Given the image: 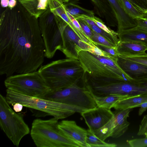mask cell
Returning <instances> with one entry per match:
<instances>
[{
  "mask_svg": "<svg viewBox=\"0 0 147 147\" xmlns=\"http://www.w3.org/2000/svg\"><path fill=\"white\" fill-rule=\"evenodd\" d=\"M137 135L147 137V114L144 116L141 121Z\"/></svg>",
  "mask_w": 147,
  "mask_h": 147,
  "instance_id": "32",
  "label": "cell"
},
{
  "mask_svg": "<svg viewBox=\"0 0 147 147\" xmlns=\"http://www.w3.org/2000/svg\"><path fill=\"white\" fill-rule=\"evenodd\" d=\"M76 53L86 74L85 81L87 83H99L133 79L123 71L117 62L92 53L80 47Z\"/></svg>",
  "mask_w": 147,
  "mask_h": 147,
  "instance_id": "2",
  "label": "cell"
},
{
  "mask_svg": "<svg viewBox=\"0 0 147 147\" xmlns=\"http://www.w3.org/2000/svg\"><path fill=\"white\" fill-rule=\"evenodd\" d=\"M64 5L66 11L76 19L82 15H85L91 17L94 16L93 11L85 9L72 2L67 3Z\"/></svg>",
  "mask_w": 147,
  "mask_h": 147,
  "instance_id": "21",
  "label": "cell"
},
{
  "mask_svg": "<svg viewBox=\"0 0 147 147\" xmlns=\"http://www.w3.org/2000/svg\"><path fill=\"white\" fill-rule=\"evenodd\" d=\"M9 105L18 103L24 107L40 111L58 120L66 118L76 113L87 109L81 107L26 95L7 89L5 97Z\"/></svg>",
  "mask_w": 147,
  "mask_h": 147,
  "instance_id": "4",
  "label": "cell"
},
{
  "mask_svg": "<svg viewBox=\"0 0 147 147\" xmlns=\"http://www.w3.org/2000/svg\"><path fill=\"white\" fill-rule=\"evenodd\" d=\"M131 147H145L147 146V137L142 138H136L127 141Z\"/></svg>",
  "mask_w": 147,
  "mask_h": 147,
  "instance_id": "28",
  "label": "cell"
},
{
  "mask_svg": "<svg viewBox=\"0 0 147 147\" xmlns=\"http://www.w3.org/2000/svg\"><path fill=\"white\" fill-rule=\"evenodd\" d=\"M135 19L137 24L135 27L139 30L147 33V20L140 18Z\"/></svg>",
  "mask_w": 147,
  "mask_h": 147,
  "instance_id": "33",
  "label": "cell"
},
{
  "mask_svg": "<svg viewBox=\"0 0 147 147\" xmlns=\"http://www.w3.org/2000/svg\"><path fill=\"white\" fill-rule=\"evenodd\" d=\"M4 85L7 89L40 98H42L50 90L38 71L7 77Z\"/></svg>",
  "mask_w": 147,
  "mask_h": 147,
  "instance_id": "8",
  "label": "cell"
},
{
  "mask_svg": "<svg viewBox=\"0 0 147 147\" xmlns=\"http://www.w3.org/2000/svg\"><path fill=\"white\" fill-rule=\"evenodd\" d=\"M16 4V0H9L8 7L11 9L15 6Z\"/></svg>",
  "mask_w": 147,
  "mask_h": 147,
  "instance_id": "38",
  "label": "cell"
},
{
  "mask_svg": "<svg viewBox=\"0 0 147 147\" xmlns=\"http://www.w3.org/2000/svg\"><path fill=\"white\" fill-rule=\"evenodd\" d=\"M90 27L92 30L100 34L107 40L117 46L120 42L119 38H117L118 36L112 35L106 32L96 25L91 26Z\"/></svg>",
  "mask_w": 147,
  "mask_h": 147,
  "instance_id": "25",
  "label": "cell"
},
{
  "mask_svg": "<svg viewBox=\"0 0 147 147\" xmlns=\"http://www.w3.org/2000/svg\"><path fill=\"white\" fill-rule=\"evenodd\" d=\"M63 3L65 2H69V0H60Z\"/></svg>",
  "mask_w": 147,
  "mask_h": 147,
  "instance_id": "41",
  "label": "cell"
},
{
  "mask_svg": "<svg viewBox=\"0 0 147 147\" xmlns=\"http://www.w3.org/2000/svg\"><path fill=\"white\" fill-rule=\"evenodd\" d=\"M132 108L117 110L111 119L100 129L92 131L102 141L109 137L118 138L127 130L130 123L127 120Z\"/></svg>",
  "mask_w": 147,
  "mask_h": 147,
  "instance_id": "10",
  "label": "cell"
},
{
  "mask_svg": "<svg viewBox=\"0 0 147 147\" xmlns=\"http://www.w3.org/2000/svg\"><path fill=\"white\" fill-rule=\"evenodd\" d=\"M96 14L105 20L108 25H117V20L108 0H91Z\"/></svg>",
  "mask_w": 147,
  "mask_h": 147,
  "instance_id": "16",
  "label": "cell"
},
{
  "mask_svg": "<svg viewBox=\"0 0 147 147\" xmlns=\"http://www.w3.org/2000/svg\"><path fill=\"white\" fill-rule=\"evenodd\" d=\"M125 12L134 19L142 17L143 13L136 8L128 0H118Z\"/></svg>",
  "mask_w": 147,
  "mask_h": 147,
  "instance_id": "23",
  "label": "cell"
},
{
  "mask_svg": "<svg viewBox=\"0 0 147 147\" xmlns=\"http://www.w3.org/2000/svg\"><path fill=\"white\" fill-rule=\"evenodd\" d=\"M86 136V141L88 147H115L117 144L114 143H108L102 141L97 137L88 129Z\"/></svg>",
  "mask_w": 147,
  "mask_h": 147,
  "instance_id": "22",
  "label": "cell"
},
{
  "mask_svg": "<svg viewBox=\"0 0 147 147\" xmlns=\"http://www.w3.org/2000/svg\"><path fill=\"white\" fill-rule=\"evenodd\" d=\"M79 23L82 28L86 35L91 40L93 35V30L88 24L82 19H77Z\"/></svg>",
  "mask_w": 147,
  "mask_h": 147,
  "instance_id": "31",
  "label": "cell"
},
{
  "mask_svg": "<svg viewBox=\"0 0 147 147\" xmlns=\"http://www.w3.org/2000/svg\"><path fill=\"white\" fill-rule=\"evenodd\" d=\"M100 49L109 53L114 57L117 58L118 53L117 50V47L113 48L105 47L100 45H95Z\"/></svg>",
  "mask_w": 147,
  "mask_h": 147,
  "instance_id": "35",
  "label": "cell"
},
{
  "mask_svg": "<svg viewBox=\"0 0 147 147\" xmlns=\"http://www.w3.org/2000/svg\"><path fill=\"white\" fill-rule=\"evenodd\" d=\"M139 11L144 13L147 10V0H128Z\"/></svg>",
  "mask_w": 147,
  "mask_h": 147,
  "instance_id": "29",
  "label": "cell"
},
{
  "mask_svg": "<svg viewBox=\"0 0 147 147\" xmlns=\"http://www.w3.org/2000/svg\"><path fill=\"white\" fill-rule=\"evenodd\" d=\"M140 18L147 20V10L144 13H143L142 17Z\"/></svg>",
  "mask_w": 147,
  "mask_h": 147,
  "instance_id": "40",
  "label": "cell"
},
{
  "mask_svg": "<svg viewBox=\"0 0 147 147\" xmlns=\"http://www.w3.org/2000/svg\"><path fill=\"white\" fill-rule=\"evenodd\" d=\"M66 13L69 19L71 20V22H72V23L75 26V27L84 36L88 37L84 32L79 23L77 20L73 16L70 14L67 11Z\"/></svg>",
  "mask_w": 147,
  "mask_h": 147,
  "instance_id": "34",
  "label": "cell"
},
{
  "mask_svg": "<svg viewBox=\"0 0 147 147\" xmlns=\"http://www.w3.org/2000/svg\"><path fill=\"white\" fill-rule=\"evenodd\" d=\"M147 102V95L141 94L131 96L120 100L113 106L116 110L133 108L144 102Z\"/></svg>",
  "mask_w": 147,
  "mask_h": 147,
  "instance_id": "19",
  "label": "cell"
},
{
  "mask_svg": "<svg viewBox=\"0 0 147 147\" xmlns=\"http://www.w3.org/2000/svg\"><path fill=\"white\" fill-rule=\"evenodd\" d=\"M92 20L94 21L98 27L103 30L112 35L118 36V34L117 32L108 28L101 19L94 16L92 18Z\"/></svg>",
  "mask_w": 147,
  "mask_h": 147,
  "instance_id": "27",
  "label": "cell"
},
{
  "mask_svg": "<svg viewBox=\"0 0 147 147\" xmlns=\"http://www.w3.org/2000/svg\"><path fill=\"white\" fill-rule=\"evenodd\" d=\"M92 92L93 95L98 96L147 95V78L103 83L93 86Z\"/></svg>",
  "mask_w": 147,
  "mask_h": 147,
  "instance_id": "9",
  "label": "cell"
},
{
  "mask_svg": "<svg viewBox=\"0 0 147 147\" xmlns=\"http://www.w3.org/2000/svg\"><path fill=\"white\" fill-rule=\"evenodd\" d=\"M93 35L91 38L93 43L95 45H100L105 47L113 48L117 46L111 42L100 34L93 30Z\"/></svg>",
  "mask_w": 147,
  "mask_h": 147,
  "instance_id": "24",
  "label": "cell"
},
{
  "mask_svg": "<svg viewBox=\"0 0 147 147\" xmlns=\"http://www.w3.org/2000/svg\"><path fill=\"white\" fill-rule=\"evenodd\" d=\"M118 34L120 42H135L142 44L147 47V33L139 30L135 27L123 30Z\"/></svg>",
  "mask_w": 147,
  "mask_h": 147,
  "instance_id": "18",
  "label": "cell"
},
{
  "mask_svg": "<svg viewBox=\"0 0 147 147\" xmlns=\"http://www.w3.org/2000/svg\"><path fill=\"white\" fill-rule=\"evenodd\" d=\"M117 63L130 78L135 80L147 78V66L132 61L119 55Z\"/></svg>",
  "mask_w": 147,
  "mask_h": 147,
  "instance_id": "14",
  "label": "cell"
},
{
  "mask_svg": "<svg viewBox=\"0 0 147 147\" xmlns=\"http://www.w3.org/2000/svg\"><path fill=\"white\" fill-rule=\"evenodd\" d=\"M119 56L132 61L147 66V53L145 55L134 56L125 57Z\"/></svg>",
  "mask_w": 147,
  "mask_h": 147,
  "instance_id": "30",
  "label": "cell"
},
{
  "mask_svg": "<svg viewBox=\"0 0 147 147\" xmlns=\"http://www.w3.org/2000/svg\"><path fill=\"white\" fill-rule=\"evenodd\" d=\"M58 119L53 117L34 120L30 135L38 147H80L65 137L58 127Z\"/></svg>",
  "mask_w": 147,
  "mask_h": 147,
  "instance_id": "5",
  "label": "cell"
},
{
  "mask_svg": "<svg viewBox=\"0 0 147 147\" xmlns=\"http://www.w3.org/2000/svg\"><path fill=\"white\" fill-rule=\"evenodd\" d=\"M51 90L62 89L83 81L85 73L78 59L53 61L38 71Z\"/></svg>",
  "mask_w": 147,
  "mask_h": 147,
  "instance_id": "3",
  "label": "cell"
},
{
  "mask_svg": "<svg viewBox=\"0 0 147 147\" xmlns=\"http://www.w3.org/2000/svg\"><path fill=\"white\" fill-rule=\"evenodd\" d=\"M140 107V108L139 110L138 115L139 116H140L144 112L146 111L147 109V102H144L138 105L137 107Z\"/></svg>",
  "mask_w": 147,
  "mask_h": 147,
  "instance_id": "36",
  "label": "cell"
},
{
  "mask_svg": "<svg viewBox=\"0 0 147 147\" xmlns=\"http://www.w3.org/2000/svg\"><path fill=\"white\" fill-rule=\"evenodd\" d=\"M118 55L129 57L145 55L147 47L144 44L133 41L120 42L117 45Z\"/></svg>",
  "mask_w": 147,
  "mask_h": 147,
  "instance_id": "15",
  "label": "cell"
},
{
  "mask_svg": "<svg viewBox=\"0 0 147 147\" xmlns=\"http://www.w3.org/2000/svg\"><path fill=\"white\" fill-rule=\"evenodd\" d=\"M9 0H1V5L3 7H5L8 6Z\"/></svg>",
  "mask_w": 147,
  "mask_h": 147,
  "instance_id": "39",
  "label": "cell"
},
{
  "mask_svg": "<svg viewBox=\"0 0 147 147\" xmlns=\"http://www.w3.org/2000/svg\"><path fill=\"white\" fill-rule=\"evenodd\" d=\"M58 127L65 137L80 147H88L86 141L87 130L78 126L75 121L62 120L59 122Z\"/></svg>",
  "mask_w": 147,
  "mask_h": 147,
  "instance_id": "12",
  "label": "cell"
},
{
  "mask_svg": "<svg viewBox=\"0 0 147 147\" xmlns=\"http://www.w3.org/2000/svg\"><path fill=\"white\" fill-rule=\"evenodd\" d=\"M88 51L97 55L108 58L117 62V58L100 49L96 46L92 47Z\"/></svg>",
  "mask_w": 147,
  "mask_h": 147,
  "instance_id": "26",
  "label": "cell"
},
{
  "mask_svg": "<svg viewBox=\"0 0 147 147\" xmlns=\"http://www.w3.org/2000/svg\"><path fill=\"white\" fill-rule=\"evenodd\" d=\"M13 110L16 113L21 112L23 108V106L21 104L16 103L14 104L13 105Z\"/></svg>",
  "mask_w": 147,
  "mask_h": 147,
  "instance_id": "37",
  "label": "cell"
},
{
  "mask_svg": "<svg viewBox=\"0 0 147 147\" xmlns=\"http://www.w3.org/2000/svg\"><path fill=\"white\" fill-rule=\"evenodd\" d=\"M92 95L98 107L109 110H111L113 105L119 100L130 97L117 95H111L103 96Z\"/></svg>",
  "mask_w": 147,
  "mask_h": 147,
  "instance_id": "20",
  "label": "cell"
},
{
  "mask_svg": "<svg viewBox=\"0 0 147 147\" xmlns=\"http://www.w3.org/2000/svg\"><path fill=\"white\" fill-rule=\"evenodd\" d=\"M42 98L89 110L97 105L83 81L69 86L50 90Z\"/></svg>",
  "mask_w": 147,
  "mask_h": 147,
  "instance_id": "6",
  "label": "cell"
},
{
  "mask_svg": "<svg viewBox=\"0 0 147 147\" xmlns=\"http://www.w3.org/2000/svg\"><path fill=\"white\" fill-rule=\"evenodd\" d=\"M80 114L89 129L92 131L102 127L114 115V113L111 110L98 106L94 109L86 110Z\"/></svg>",
  "mask_w": 147,
  "mask_h": 147,
  "instance_id": "11",
  "label": "cell"
},
{
  "mask_svg": "<svg viewBox=\"0 0 147 147\" xmlns=\"http://www.w3.org/2000/svg\"><path fill=\"white\" fill-rule=\"evenodd\" d=\"M2 16L0 28V74L7 77L36 71L44 61L45 47L35 20Z\"/></svg>",
  "mask_w": 147,
  "mask_h": 147,
  "instance_id": "1",
  "label": "cell"
},
{
  "mask_svg": "<svg viewBox=\"0 0 147 147\" xmlns=\"http://www.w3.org/2000/svg\"><path fill=\"white\" fill-rule=\"evenodd\" d=\"M117 23V33L136 26V20L128 15L122 7L118 0H108Z\"/></svg>",
  "mask_w": 147,
  "mask_h": 147,
  "instance_id": "13",
  "label": "cell"
},
{
  "mask_svg": "<svg viewBox=\"0 0 147 147\" xmlns=\"http://www.w3.org/2000/svg\"><path fill=\"white\" fill-rule=\"evenodd\" d=\"M32 16L36 19L45 11L49 0H17Z\"/></svg>",
  "mask_w": 147,
  "mask_h": 147,
  "instance_id": "17",
  "label": "cell"
},
{
  "mask_svg": "<svg viewBox=\"0 0 147 147\" xmlns=\"http://www.w3.org/2000/svg\"><path fill=\"white\" fill-rule=\"evenodd\" d=\"M11 108L5 97L0 94V125L1 129L13 144L18 147L22 139L30 132L23 114Z\"/></svg>",
  "mask_w": 147,
  "mask_h": 147,
  "instance_id": "7",
  "label": "cell"
}]
</instances>
